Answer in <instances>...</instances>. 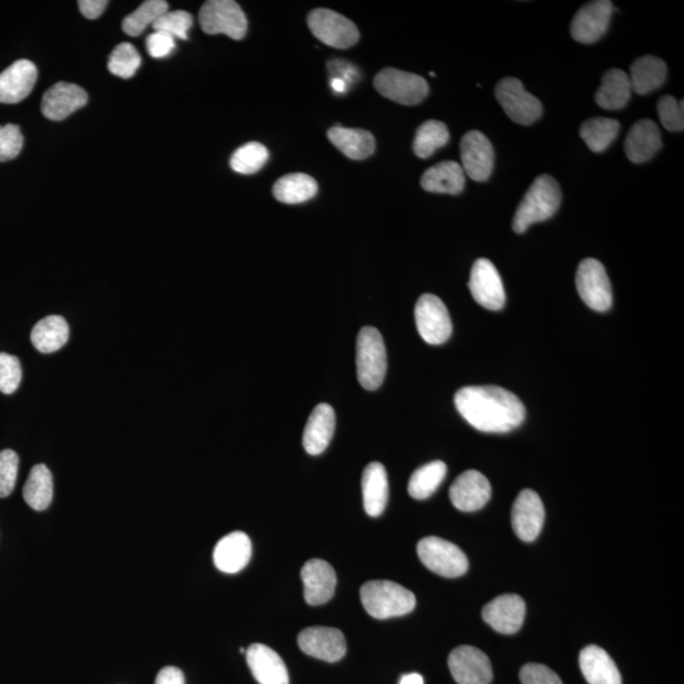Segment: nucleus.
Wrapping results in <instances>:
<instances>
[{
  "mask_svg": "<svg viewBox=\"0 0 684 684\" xmlns=\"http://www.w3.org/2000/svg\"><path fill=\"white\" fill-rule=\"evenodd\" d=\"M374 87L384 98L403 106H416L429 94V84L422 76L393 68L380 71L375 76Z\"/></svg>",
  "mask_w": 684,
  "mask_h": 684,
  "instance_id": "6",
  "label": "nucleus"
},
{
  "mask_svg": "<svg viewBox=\"0 0 684 684\" xmlns=\"http://www.w3.org/2000/svg\"><path fill=\"white\" fill-rule=\"evenodd\" d=\"M318 192V185L310 175L297 173L284 175L274 184L273 194L279 202L298 204L310 201Z\"/></svg>",
  "mask_w": 684,
  "mask_h": 684,
  "instance_id": "35",
  "label": "nucleus"
},
{
  "mask_svg": "<svg viewBox=\"0 0 684 684\" xmlns=\"http://www.w3.org/2000/svg\"><path fill=\"white\" fill-rule=\"evenodd\" d=\"M417 554L427 569L441 577H460L469 568L468 558L463 550L437 536L422 539L417 545Z\"/></svg>",
  "mask_w": 684,
  "mask_h": 684,
  "instance_id": "5",
  "label": "nucleus"
},
{
  "mask_svg": "<svg viewBox=\"0 0 684 684\" xmlns=\"http://www.w3.org/2000/svg\"><path fill=\"white\" fill-rule=\"evenodd\" d=\"M21 128L16 125L0 126V161L16 159L23 147Z\"/></svg>",
  "mask_w": 684,
  "mask_h": 684,
  "instance_id": "46",
  "label": "nucleus"
},
{
  "mask_svg": "<svg viewBox=\"0 0 684 684\" xmlns=\"http://www.w3.org/2000/svg\"><path fill=\"white\" fill-rule=\"evenodd\" d=\"M399 684H424V678L418 673L406 674L401 678Z\"/></svg>",
  "mask_w": 684,
  "mask_h": 684,
  "instance_id": "51",
  "label": "nucleus"
},
{
  "mask_svg": "<svg viewBox=\"0 0 684 684\" xmlns=\"http://www.w3.org/2000/svg\"><path fill=\"white\" fill-rule=\"evenodd\" d=\"M545 520V508L539 494L525 489L517 496L512 508V527L522 541L531 543L540 535Z\"/></svg>",
  "mask_w": 684,
  "mask_h": 684,
  "instance_id": "17",
  "label": "nucleus"
},
{
  "mask_svg": "<svg viewBox=\"0 0 684 684\" xmlns=\"http://www.w3.org/2000/svg\"><path fill=\"white\" fill-rule=\"evenodd\" d=\"M421 187L430 193L451 194V196L462 193L465 187L462 165L455 161H443L432 166L422 175Z\"/></svg>",
  "mask_w": 684,
  "mask_h": 684,
  "instance_id": "29",
  "label": "nucleus"
},
{
  "mask_svg": "<svg viewBox=\"0 0 684 684\" xmlns=\"http://www.w3.org/2000/svg\"><path fill=\"white\" fill-rule=\"evenodd\" d=\"M246 660L260 684H289L288 669L283 659L264 644H253L246 650Z\"/></svg>",
  "mask_w": 684,
  "mask_h": 684,
  "instance_id": "24",
  "label": "nucleus"
},
{
  "mask_svg": "<svg viewBox=\"0 0 684 684\" xmlns=\"http://www.w3.org/2000/svg\"><path fill=\"white\" fill-rule=\"evenodd\" d=\"M612 12L614 4L608 0L587 3L574 16L570 25V35L579 44H595L608 30Z\"/></svg>",
  "mask_w": 684,
  "mask_h": 684,
  "instance_id": "15",
  "label": "nucleus"
},
{
  "mask_svg": "<svg viewBox=\"0 0 684 684\" xmlns=\"http://www.w3.org/2000/svg\"><path fill=\"white\" fill-rule=\"evenodd\" d=\"M336 417L334 408L321 403L308 417L303 434V446L308 454L320 455L330 445L334 436Z\"/></svg>",
  "mask_w": 684,
  "mask_h": 684,
  "instance_id": "26",
  "label": "nucleus"
},
{
  "mask_svg": "<svg viewBox=\"0 0 684 684\" xmlns=\"http://www.w3.org/2000/svg\"><path fill=\"white\" fill-rule=\"evenodd\" d=\"M199 23L208 35L223 33L232 40H242L247 32V19L234 0H209L199 12Z\"/></svg>",
  "mask_w": 684,
  "mask_h": 684,
  "instance_id": "7",
  "label": "nucleus"
},
{
  "mask_svg": "<svg viewBox=\"0 0 684 684\" xmlns=\"http://www.w3.org/2000/svg\"><path fill=\"white\" fill-rule=\"evenodd\" d=\"M19 458L11 449L0 451V498L11 496L16 487Z\"/></svg>",
  "mask_w": 684,
  "mask_h": 684,
  "instance_id": "45",
  "label": "nucleus"
},
{
  "mask_svg": "<svg viewBox=\"0 0 684 684\" xmlns=\"http://www.w3.org/2000/svg\"><path fill=\"white\" fill-rule=\"evenodd\" d=\"M684 102H678L672 95H664L658 102L660 122L668 131L684 130Z\"/></svg>",
  "mask_w": 684,
  "mask_h": 684,
  "instance_id": "43",
  "label": "nucleus"
},
{
  "mask_svg": "<svg viewBox=\"0 0 684 684\" xmlns=\"http://www.w3.org/2000/svg\"><path fill=\"white\" fill-rule=\"evenodd\" d=\"M469 289L475 302L491 311L505 307L506 293L502 278L491 260L478 259L470 272Z\"/></svg>",
  "mask_w": 684,
  "mask_h": 684,
  "instance_id": "12",
  "label": "nucleus"
},
{
  "mask_svg": "<svg viewBox=\"0 0 684 684\" xmlns=\"http://www.w3.org/2000/svg\"><path fill=\"white\" fill-rule=\"evenodd\" d=\"M491 483L477 470H467L455 479L450 488V500L463 512L481 510L491 498Z\"/></svg>",
  "mask_w": 684,
  "mask_h": 684,
  "instance_id": "18",
  "label": "nucleus"
},
{
  "mask_svg": "<svg viewBox=\"0 0 684 684\" xmlns=\"http://www.w3.org/2000/svg\"><path fill=\"white\" fill-rule=\"evenodd\" d=\"M78 6L85 18L95 19L102 16L108 2L106 0H80Z\"/></svg>",
  "mask_w": 684,
  "mask_h": 684,
  "instance_id": "49",
  "label": "nucleus"
},
{
  "mask_svg": "<svg viewBox=\"0 0 684 684\" xmlns=\"http://www.w3.org/2000/svg\"><path fill=\"white\" fill-rule=\"evenodd\" d=\"M620 132L619 121L612 118L595 117L583 123L581 137L593 152H602L614 142Z\"/></svg>",
  "mask_w": 684,
  "mask_h": 684,
  "instance_id": "37",
  "label": "nucleus"
},
{
  "mask_svg": "<svg viewBox=\"0 0 684 684\" xmlns=\"http://www.w3.org/2000/svg\"><path fill=\"white\" fill-rule=\"evenodd\" d=\"M308 27L322 44L334 49H349L360 38L354 23L331 9L318 8L312 11L308 16Z\"/></svg>",
  "mask_w": 684,
  "mask_h": 684,
  "instance_id": "9",
  "label": "nucleus"
},
{
  "mask_svg": "<svg viewBox=\"0 0 684 684\" xmlns=\"http://www.w3.org/2000/svg\"><path fill=\"white\" fill-rule=\"evenodd\" d=\"M365 512L369 516L378 517L386 510L389 498L387 470L383 464L370 463L364 469L361 478Z\"/></svg>",
  "mask_w": 684,
  "mask_h": 684,
  "instance_id": "27",
  "label": "nucleus"
},
{
  "mask_svg": "<svg viewBox=\"0 0 684 684\" xmlns=\"http://www.w3.org/2000/svg\"><path fill=\"white\" fill-rule=\"evenodd\" d=\"M450 139L448 127L440 121L422 123L413 140V152L421 159L430 158L436 150L448 144Z\"/></svg>",
  "mask_w": 684,
  "mask_h": 684,
  "instance_id": "38",
  "label": "nucleus"
},
{
  "mask_svg": "<svg viewBox=\"0 0 684 684\" xmlns=\"http://www.w3.org/2000/svg\"><path fill=\"white\" fill-rule=\"evenodd\" d=\"M146 46L151 57L163 59V57L169 56L175 49V40L163 32H154L147 37Z\"/></svg>",
  "mask_w": 684,
  "mask_h": 684,
  "instance_id": "48",
  "label": "nucleus"
},
{
  "mask_svg": "<svg viewBox=\"0 0 684 684\" xmlns=\"http://www.w3.org/2000/svg\"><path fill=\"white\" fill-rule=\"evenodd\" d=\"M141 65V56L135 46L123 42L116 46L108 60V69L113 75L122 79H130Z\"/></svg>",
  "mask_w": 684,
  "mask_h": 684,
  "instance_id": "41",
  "label": "nucleus"
},
{
  "mask_svg": "<svg viewBox=\"0 0 684 684\" xmlns=\"http://www.w3.org/2000/svg\"><path fill=\"white\" fill-rule=\"evenodd\" d=\"M631 92L629 75L620 69H611L603 75L601 87L596 93V103L607 111H617L629 103Z\"/></svg>",
  "mask_w": 684,
  "mask_h": 684,
  "instance_id": "32",
  "label": "nucleus"
},
{
  "mask_svg": "<svg viewBox=\"0 0 684 684\" xmlns=\"http://www.w3.org/2000/svg\"><path fill=\"white\" fill-rule=\"evenodd\" d=\"M193 26L192 14L185 11L166 12L161 16L155 25L152 26L155 32H163L170 37L187 40L188 32Z\"/></svg>",
  "mask_w": 684,
  "mask_h": 684,
  "instance_id": "42",
  "label": "nucleus"
},
{
  "mask_svg": "<svg viewBox=\"0 0 684 684\" xmlns=\"http://www.w3.org/2000/svg\"><path fill=\"white\" fill-rule=\"evenodd\" d=\"M418 334L430 345H441L448 341L453 332V323L448 308L434 294L418 298L415 307Z\"/></svg>",
  "mask_w": 684,
  "mask_h": 684,
  "instance_id": "10",
  "label": "nucleus"
},
{
  "mask_svg": "<svg viewBox=\"0 0 684 684\" xmlns=\"http://www.w3.org/2000/svg\"><path fill=\"white\" fill-rule=\"evenodd\" d=\"M522 684H563L558 674L543 664L524 665L520 672Z\"/></svg>",
  "mask_w": 684,
  "mask_h": 684,
  "instance_id": "47",
  "label": "nucleus"
},
{
  "mask_svg": "<svg viewBox=\"0 0 684 684\" xmlns=\"http://www.w3.org/2000/svg\"><path fill=\"white\" fill-rule=\"evenodd\" d=\"M22 380L21 361L17 356L0 353V392L12 394Z\"/></svg>",
  "mask_w": 684,
  "mask_h": 684,
  "instance_id": "44",
  "label": "nucleus"
},
{
  "mask_svg": "<svg viewBox=\"0 0 684 684\" xmlns=\"http://www.w3.org/2000/svg\"><path fill=\"white\" fill-rule=\"evenodd\" d=\"M667 65L657 56L646 55L634 61L630 68L631 89L645 95L662 87L667 79Z\"/></svg>",
  "mask_w": 684,
  "mask_h": 684,
  "instance_id": "31",
  "label": "nucleus"
},
{
  "mask_svg": "<svg viewBox=\"0 0 684 684\" xmlns=\"http://www.w3.org/2000/svg\"><path fill=\"white\" fill-rule=\"evenodd\" d=\"M69 340V325L64 317L47 316L38 321L31 332L33 346L42 354L60 350Z\"/></svg>",
  "mask_w": 684,
  "mask_h": 684,
  "instance_id": "33",
  "label": "nucleus"
},
{
  "mask_svg": "<svg viewBox=\"0 0 684 684\" xmlns=\"http://www.w3.org/2000/svg\"><path fill=\"white\" fill-rule=\"evenodd\" d=\"M576 284L579 296L593 311L605 312L612 306V288L605 266L596 259H584L578 266Z\"/></svg>",
  "mask_w": 684,
  "mask_h": 684,
  "instance_id": "11",
  "label": "nucleus"
},
{
  "mask_svg": "<svg viewBox=\"0 0 684 684\" xmlns=\"http://www.w3.org/2000/svg\"><path fill=\"white\" fill-rule=\"evenodd\" d=\"M23 498L35 511H44L51 505L54 498V481L50 469L45 464H37L31 469L23 487Z\"/></svg>",
  "mask_w": 684,
  "mask_h": 684,
  "instance_id": "34",
  "label": "nucleus"
},
{
  "mask_svg": "<svg viewBox=\"0 0 684 684\" xmlns=\"http://www.w3.org/2000/svg\"><path fill=\"white\" fill-rule=\"evenodd\" d=\"M331 88L337 94H344L346 92V90H348V84H346L344 82V80H342V79L332 78L331 79Z\"/></svg>",
  "mask_w": 684,
  "mask_h": 684,
  "instance_id": "52",
  "label": "nucleus"
},
{
  "mask_svg": "<svg viewBox=\"0 0 684 684\" xmlns=\"http://www.w3.org/2000/svg\"><path fill=\"white\" fill-rule=\"evenodd\" d=\"M298 645L304 654L327 663L339 662L346 654L345 636L335 627H307L298 635Z\"/></svg>",
  "mask_w": 684,
  "mask_h": 684,
  "instance_id": "14",
  "label": "nucleus"
},
{
  "mask_svg": "<svg viewBox=\"0 0 684 684\" xmlns=\"http://www.w3.org/2000/svg\"><path fill=\"white\" fill-rule=\"evenodd\" d=\"M88 103V94L79 85L57 83L42 97L41 109L51 121H63Z\"/></svg>",
  "mask_w": 684,
  "mask_h": 684,
  "instance_id": "21",
  "label": "nucleus"
},
{
  "mask_svg": "<svg viewBox=\"0 0 684 684\" xmlns=\"http://www.w3.org/2000/svg\"><path fill=\"white\" fill-rule=\"evenodd\" d=\"M301 577L304 584V600L308 605H325L334 597L337 584L336 573L325 560H308L303 565Z\"/></svg>",
  "mask_w": 684,
  "mask_h": 684,
  "instance_id": "20",
  "label": "nucleus"
},
{
  "mask_svg": "<svg viewBox=\"0 0 684 684\" xmlns=\"http://www.w3.org/2000/svg\"><path fill=\"white\" fill-rule=\"evenodd\" d=\"M155 684H185L184 674L175 667H165L156 676Z\"/></svg>",
  "mask_w": 684,
  "mask_h": 684,
  "instance_id": "50",
  "label": "nucleus"
},
{
  "mask_svg": "<svg viewBox=\"0 0 684 684\" xmlns=\"http://www.w3.org/2000/svg\"><path fill=\"white\" fill-rule=\"evenodd\" d=\"M498 103L513 122L530 126L543 114V104L534 95L526 92L524 84L516 78H505L494 90Z\"/></svg>",
  "mask_w": 684,
  "mask_h": 684,
  "instance_id": "8",
  "label": "nucleus"
},
{
  "mask_svg": "<svg viewBox=\"0 0 684 684\" xmlns=\"http://www.w3.org/2000/svg\"><path fill=\"white\" fill-rule=\"evenodd\" d=\"M37 74L30 60H18L0 73V103L17 104L26 99L35 88Z\"/></svg>",
  "mask_w": 684,
  "mask_h": 684,
  "instance_id": "22",
  "label": "nucleus"
},
{
  "mask_svg": "<svg viewBox=\"0 0 684 684\" xmlns=\"http://www.w3.org/2000/svg\"><path fill=\"white\" fill-rule=\"evenodd\" d=\"M464 174L475 182H486L494 166V150L491 141L479 131H470L460 142Z\"/></svg>",
  "mask_w": 684,
  "mask_h": 684,
  "instance_id": "16",
  "label": "nucleus"
},
{
  "mask_svg": "<svg viewBox=\"0 0 684 684\" xmlns=\"http://www.w3.org/2000/svg\"><path fill=\"white\" fill-rule=\"evenodd\" d=\"M448 468L444 462L436 460L418 468L415 473L411 475L410 483H408V493L415 500H426L435 493L436 489L443 483Z\"/></svg>",
  "mask_w": 684,
  "mask_h": 684,
  "instance_id": "36",
  "label": "nucleus"
},
{
  "mask_svg": "<svg viewBox=\"0 0 684 684\" xmlns=\"http://www.w3.org/2000/svg\"><path fill=\"white\" fill-rule=\"evenodd\" d=\"M525 601L517 595L494 598L483 608V620L497 633L512 635L524 625Z\"/></svg>",
  "mask_w": 684,
  "mask_h": 684,
  "instance_id": "19",
  "label": "nucleus"
},
{
  "mask_svg": "<svg viewBox=\"0 0 684 684\" xmlns=\"http://www.w3.org/2000/svg\"><path fill=\"white\" fill-rule=\"evenodd\" d=\"M579 665L589 684H621L619 668L600 646H586L579 655Z\"/></svg>",
  "mask_w": 684,
  "mask_h": 684,
  "instance_id": "28",
  "label": "nucleus"
},
{
  "mask_svg": "<svg viewBox=\"0 0 684 684\" xmlns=\"http://www.w3.org/2000/svg\"><path fill=\"white\" fill-rule=\"evenodd\" d=\"M562 202V190L550 175L534 180L513 217V231L524 234L532 223L549 220L557 213Z\"/></svg>",
  "mask_w": 684,
  "mask_h": 684,
  "instance_id": "2",
  "label": "nucleus"
},
{
  "mask_svg": "<svg viewBox=\"0 0 684 684\" xmlns=\"http://www.w3.org/2000/svg\"><path fill=\"white\" fill-rule=\"evenodd\" d=\"M455 406L474 429L505 434L525 421L526 408L521 399L505 388L472 386L459 389Z\"/></svg>",
  "mask_w": 684,
  "mask_h": 684,
  "instance_id": "1",
  "label": "nucleus"
},
{
  "mask_svg": "<svg viewBox=\"0 0 684 684\" xmlns=\"http://www.w3.org/2000/svg\"><path fill=\"white\" fill-rule=\"evenodd\" d=\"M327 136L331 144L351 160H364L374 154V136L367 130L335 126L330 128Z\"/></svg>",
  "mask_w": 684,
  "mask_h": 684,
  "instance_id": "30",
  "label": "nucleus"
},
{
  "mask_svg": "<svg viewBox=\"0 0 684 684\" xmlns=\"http://www.w3.org/2000/svg\"><path fill=\"white\" fill-rule=\"evenodd\" d=\"M662 147V133L652 120L636 122L625 140L627 158L635 164H643L654 158Z\"/></svg>",
  "mask_w": 684,
  "mask_h": 684,
  "instance_id": "25",
  "label": "nucleus"
},
{
  "mask_svg": "<svg viewBox=\"0 0 684 684\" xmlns=\"http://www.w3.org/2000/svg\"><path fill=\"white\" fill-rule=\"evenodd\" d=\"M253 546L245 532H231L218 541L213 551V562L223 573L235 574L249 564Z\"/></svg>",
  "mask_w": 684,
  "mask_h": 684,
  "instance_id": "23",
  "label": "nucleus"
},
{
  "mask_svg": "<svg viewBox=\"0 0 684 684\" xmlns=\"http://www.w3.org/2000/svg\"><path fill=\"white\" fill-rule=\"evenodd\" d=\"M169 12V4L165 0H147L135 12L123 19L122 28L128 36L136 37L154 26L161 16Z\"/></svg>",
  "mask_w": 684,
  "mask_h": 684,
  "instance_id": "39",
  "label": "nucleus"
},
{
  "mask_svg": "<svg viewBox=\"0 0 684 684\" xmlns=\"http://www.w3.org/2000/svg\"><path fill=\"white\" fill-rule=\"evenodd\" d=\"M361 603L374 619L387 620L410 614L416 597L407 588L391 581H370L360 589Z\"/></svg>",
  "mask_w": 684,
  "mask_h": 684,
  "instance_id": "3",
  "label": "nucleus"
},
{
  "mask_svg": "<svg viewBox=\"0 0 684 684\" xmlns=\"http://www.w3.org/2000/svg\"><path fill=\"white\" fill-rule=\"evenodd\" d=\"M356 369L361 387L375 391L387 373V350L383 336L374 327L361 329L356 340Z\"/></svg>",
  "mask_w": 684,
  "mask_h": 684,
  "instance_id": "4",
  "label": "nucleus"
},
{
  "mask_svg": "<svg viewBox=\"0 0 684 684\" xmlns=\"http://www.w3.org/2000/svg\"><path fill=\"white\" fill-rule=\"evenodd\" d=\"M451 676L458 684H489L493 679L492 664L486 654L474 646L463 645L449 655Z\"/></svg>",
  "mask_w": 684,
  "mask_h": 684,
  "instance_id": "13",
  "label": "nucleus"
},
{
  "mask_svg": "<svg viewBox=\"0 0 684 684\" xmlns=\"http://www.w3.org/2000/svg\"><path fill=\"white\" fill-rule=\"evenodd\" d=\"M269 159V151L259 142H249L239 147L231 156L230 165L236 173L251 175L258 173Z\"/></svg>",
  "mask_w": 684,
  "mask_h": 684,
  "instance_id": "40",
  "label": "nucleus"
}]
</instances>
